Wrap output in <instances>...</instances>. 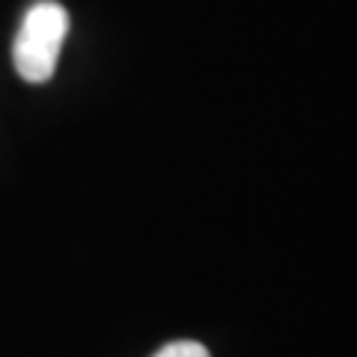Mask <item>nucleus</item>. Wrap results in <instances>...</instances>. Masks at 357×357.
I'll return each instance as SVG.
<instances>
[{"mask_svg":"<svg viewBox=\"0 0 357 357\" xmlns=\"http://www.w3.org/2000/svg\"><path fill=\"white\" fill-rule=\"evenodd\" d=\"M155 357H211L208 349L203 342H194V340H178V342H170L155 354Z\"/></svg>","mask_w":357,"mask_h":357,"instance_id":"nucleus-2","label":"nucleus"},{"mask_svg":"<svg viewBox=\"0 0 357 357\" xmlns=\"http://www.w3.org/2000/svg\"><path fill=\"white\" fill-rule=\"evenodd\" d=\"M66 33H69V13L60 3L54 0L33 3L13 45L15 72L30 84H45L57 69Z\"/></svg>","mask_w":357,"mask_h":357,"instance_id":"nucleus-1","label":"nucleus"}]
</instances>
